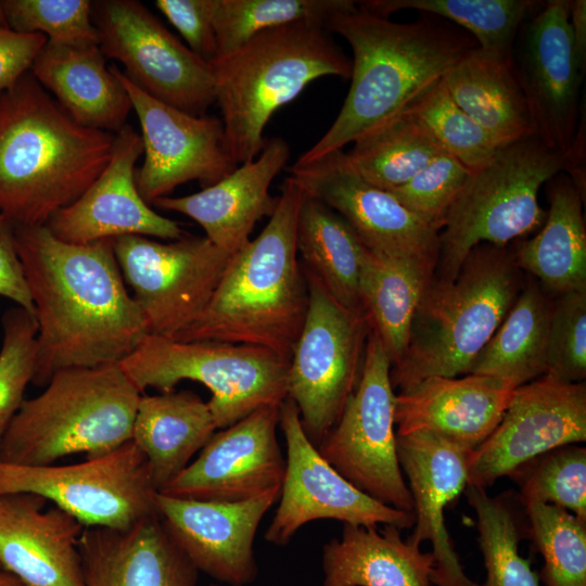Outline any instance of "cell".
<instances>
[{
	"label": "cell",
	"mask_w": 586,
	"mask_h": 586,
	"mask_svg": "<svg viewBox=\"0 0 586 586\" xmlns=\"http://www.w3.org/2000/svg\"><path fill=\"white\" fill-rule=\"evenodd\" d=\"M38 326L31 383L69 368L119 365L149 334L125 285L113 239L64 242L44 226L15 227Z\"/></svg>",
	"instance_id": "obj_1"
},
{
	"label": "cell",
	"mask_w": 586,
	"mask_h": 586,
	"mask_svg": "<svg viewBox=\"0 0 586 586\" xmlns=\"http://www.w3.org/2000/svg\"><path fill=\"white\" fill-rule=\"evenodd\" d=\"M326 28L351 46L352 82L336 118L297 165L342 150L402 114L477 47L473 37L442 23H396L358 5L333 15Z\"/></svg>",
	"instance_id": "obj_2"
},
{
	"label": "cell",
	"mask_w": 586,
	"mask_h": 586,
	"mask_svg": "<svg viewBox=\"0 0 586 586\" xmlns=\"http://www.w3.org/2000/svg\"><path fill=\"white\" fill-rule=\"evenodd\" d=\"M115 135L75 122L30 72L0 93V214L44 226L109 164Z\"/></svg>",
	"instance_id": "obj_3"
},
{
	"label": "cell",
	"mask_w": 586,
	"mask_h": 586,
	"mask_svg": "<svg viewBox=\"0 0 586 586\" xmlns=\"http://www.w3.org/2000/svg\"><path fill=\"white\" fill-rule=\"evenodd\" d=\"M303 198L288 177L267 225L231 256L202 315L173 340L258 346L291 360L308 307L296 247Z\"/></svg>",
	"instance_id": "obj_4"
},
{
	"label": "cell",
	"mask_w": 586,
	"mask_h": 586,
	"mask_svg": "<svg viewBox=\"0 0 586 586\" xmlns=\"http://www.w3.org/2000/svg\"><path fill=\"white\" fill-rule=\"evenodd\" d=\"M216 103L237 164L254 160L272 114L323 76L349 78L352 61L318 21L264 30L212 63Z\"/></svg>",
	"instance_id": "obj_5"
},
{
	"label": "cell",
	"mask_w": 586,
	"mask_h": 586,
	"mask_svg": "<svg viewBox=\"0 0 586 586\" xmlns=\"http://www.w3.org/2000/svg\"><path fill=\"white\" fill-rule=\"evenodd\" d=\"M512 252L476 245L453 280L431 278L416 310L407 349L391 368L393 388L426 378L469 374L519 292Z\"/></svg>",
	"instance_id": "obj_6"
},
{
	"label": "cell",
	"mask_w": 586,
	"mask_h": 586,
	"mask_svg": "<svg viewBox=\"0 0 586 586\" xmlns=\"http://www.w3.org/2000/svg\"><path fill=\"white\" fill-rule=\"evenodd\" d=\"M141 394L119 365L58 371L23 400L0 438V461L42 466L107 454L131 441Z\"/></svg>",
	"instance_id": "obj_7"
},
{
	"label": "cell",
	"mask_w": 586,
	"mask_h": 586,
	"mask_svg": "<svg viewBox=\"0 0 586 586\" xmlns=\"http://www.w3.org/2000/svg\"><path fill=\"white\" fill-rule=\"evenodd\" d=\"M564 167L565 155L536 133L499 148L471 173L448 209L440 232L438 272L432 277L453 280L476 245L506 247L539 229L546 219L539 189Z\"/></svg>",
	"instance_id": "obj_8"
},
{
	"label": "cell",
	"mask_w": 586,
	"mask_h": 586,
	"mask_svg": "<svg viewBox=\"0 0 586 586\" xmlns=\"http://www.w3.org/2000/svg\"><path fill=\"white\" fill-rule=\"evenodd\" d=\"M119 366L142 394L174 391L183 380L203 384L217 430L288 397L290 359L258 346L148 334Z\"/></svg>",
	"instance_id": "obj_9"
},
{
	"label": "cell",
	"mask_w": 586,
	"mask_h": 586,
	"mask_svg": "<svg viewBox=\"0 0 586 586\" xmlns=\"http://www.w3.org/2000/svg\"><path fill=\"white\" fill-rule=\"evenodd\" d=\"M308 307L288 374V397L317 447L337 421L362 369L370 327L364 315L340 305L303 267Z\"/></svg>",
	"instance_id": "obj_10"
},
{
	"label": "cell",
	"mask_w": 586,
	"mask_h": 586,
	"mask_svg": "<svg viewBox=\"0 0 586 586\" xmlns=\"http://www.w3.org/2000/svg\"><path fill=\"white\" fill-rule=\"evenodd\" d=\"M391 368L386 349L370 329L358 384L317 449L343 477L367 495L412 512V498L397 458L396 394Z\"/></svg>",
	"instance_id": "obj_11"
},
{
	"label": "cell",
	"mask_w": 586,
	"mask_h": 586,
	"mask_svg": "<svg viewBox=\"0 0 586 586\" xmlns=\"http://www.w3.org/2000/svg\"><path fill=\"white\" fill-rule=\"evenodd\" d=\"M34 494L85 527L126 528L156 514L146 459L132 441L72 464L0 461V495Z\"/></svg>",
	"instance_id": "obj_12"
},
{
	"label": "cell",
	"mask_w": 586,
	"mask_h": 586,
	"mask_svg": "<svg viewBox=\"0 0 586 586\" xmlns=\"http://www.w3.org/2000/svg\"><path fill=\"white\" fill-rule=\"evenodd\" d=\"M113 250L149 334L168 339L202 315L232 256L188 233L168 243L124 235L113 239Z\"/></svg>",
	"instance_id": "obj_13"
},
{
	"label": "cell",
	"mask_w": 586,
	"mask_h": 586,
	"mask_svg": "<svg viewBox=\"0 0 586 586\" xmlns=\"http://www.w3.org/2000/svg\"><path fill=\"white\" fill-rule=\"evenodd\" d=\"M92 20L105 58L154 99L193 115L216 102L212 66L176 38L137 0L92 2Z\"/></svg>",
	"instance_id": "obj_14"
},
{
	"label": "cell",
	"mask_w": 586,
	"mask_h": 586,
	"mask_svg": "<svg viewBox=\"0 0 586 586\" xmlns=\"http://www.w3.org/2000/svg\"><path fill=\"white\" fill-rule=\"evenodd\" d=\"M280 429L286 445L285 471L279 505L265 532V540L286 546L297 531L316 520L347 524L413 527L412 512L384 505L367 495L330 466L302 426L295 403L286 397L280 406Z\"/></svg>",
	"instance_id": "obj_15"
},
{
	"label": "cell",
	"mask_w": 586,
	"mask_h": 586,
	"mask_svg": "<svg viewBox=\"0 0 586 586\" xmlns=\"http://www.w3.org/2000/svg\"><path fill=\"white\" fill-rule=\"evenodd\" d=\"M127 90L141 127L143 163L136 184L149 204L177 187L199 181L207 188L232 173L235 163L220 118L193 115L161 102L112 66Z\"/></svg>",
	"instance_id": "obj_16"
},
{
	"label": "cell",
	"mask_w": 586,
	"mask_h": 586,
	"mask_svg": "<svg viewBox=\"0 0 586 586\" xmlns=\"http://www.w3.org/2000/svg\"><path fill=\"white\" fill-rule=\"evenodd\" d=\"M585 441V382L544 374L513 390L498 425L469 455L467 485L486 489L544 453Z\"/></svg>",
	"instance_id": "obj_17"
},
{
	"label": "cell",
	"mask_w": 586,
	"mask_h": 586,
	"mask_svg": "<svg viewBox=\"0 0 586 586\" xmlns=\"http://www.w3.org/2000/svg\"><path fill=\"white\" fill-rule=\"evenodd\" d=\"M291 178L342 216L367 249L436 266L440 231L405 207L391 192L365 181L343 150L291 168Z\"/></svg>",
	"instance_id": "obj_18"
},
{
	"label": "cell",
	"mask_w": 586,
	"mask_h": 586,
	"mask_svg": "<svg viewBox=\"0 0 586 586\" xmlns=\"http://www.w3.org/2000/svg\"><path fill=\"white\" fill-rule=\"evenodd\" d=\"M570 0H549L523 23L512 66L526 99L536 135L566 155L578 124L584 76L577 69L570 31Z\"/></svg>",
	"instance_id": "obj_19"
},
{
	"label": "cell",
	"mask_w": 586,
	"mask_h": 586,
	"mask_svg": "<svg viewBox=\"0 0 586 586\" xmlns=\"http://www.w3.org/2000/svg\"><path fill=\"white\" fill-rule=\"evenodd\" d=\"M280 406H263L216 431L198 457L160 493L239 502L281 489L285 458L277 437Z\"/></svg>",
	"instance_id": "obj_20"
},
{
	"label": "cell",
	"mask_w": 586,
	"mask_h": 586,
	"mask_svg": "<svg viewBox=\"0 0 586 586\" xmlns=\"http://www.w3.org/2000/svg\"><path fill=\"white\" fill-rule=\"evenodd\" d=\"M280 489L239 502L204 501L157 492L154 506L166 531L199 572L218 584L246 586L258 575L254 540Z\"/></svg>",
	"instance_id": "obj_21"
},
{
	"label": "cell",
	"mask_w": 586,
	"mask_h": 586,
	"mask_svg": "<svg viewBox=\"0 0 586 586\" xmlns=\"http://www.w3.org/2000/svg\"><path fill=\"white\" fill-rule=\"evenodd\" d=\"M143 155L140 133L126 125L115 133L112 156L99 177L46 225L58 239L87 244L124 235L178 240L180 225L151 208L136 184V164Z\"/></svg>",
	"instance_id": "obj_22"
},
{
	"label": "cell",
	"mask_w": 586,
	"mask_h": 586,
	"mask_svg": "<svg viewBox=\"0 0 586 586\" xmlns=\"http://www.w3.org/2000/svg\"><path fill=\"white\" fill-rule=\"evenodd\" d=\"M396 449L413 504V531L406 540L416 546L431 543L435 586H475L463 571L444 515L467 487L470 453L426 432L396 434Z\"/></svg>",
	"instance_id": "obj_23"
},
{
	"label": "cell",
	"mask_w": 586,
	"mask_h": 586,
	"mask_svg": "<svg viewBox=\"0 0 586 586\" xmlns=\"http://www.w3.org/2000/svg\"><path fill=\"white\" fill-rule=\"evenodd\" d=\"M47 500L0 495V568L23 586H85L78 543L85 526Z\"/></svg>",
	"instance_id": "obj_24"
},
{
	"label": "cell",
	"mask_w": 586,
	"mask_h": 586,
	"mask_svg": "<svg viewBox=\"0 0 586 586\" xmlns=\"http://www.w3.org/2000/svg\"><path fill=\"white\" fill-rule=\"evenodd\" d=\"M513 390L501 380L471 373L426 378L395 395L396 434L426 432L471 453L498 425Z\"/></svg>",
	"instance_id": "obj_25"
},
{
	"label": "cell",
	"mask_w": 586,
	"mask_h": 586,
	"mask_svg": "<svg viewBox=\"0 0 586 586\" xmlns=\"http://www.w3.org/2000/svg\"><path fill=\"white\" fill-rule=\"evenodd\" d=\"M289 157L283 139H267L254 160L213 186L189 195L160 198L153 205L193 219L213 244L233 255L250 242L256 222L275 212L279 195L273 196L269 188Z\"/></svg>",
	"instance_id": "obj_26"
},
{
	"label": "cell",
	"mask_w": 586,
	"mask_h": 586,
	"mask_svg": "<svg viewBox=\"0 0 586 586\" xmlns=\"http://www.w3.org/2000/svg\"><path fill=\"white\" fill-rule=\"evenodd\" d=\"M78 548L85 586H198L157 513L126 528L85 527Z\"/></svg>",
	"instance_id": "obj_27"
},
{
	"label": "cell",
	"mask_w": 586,
	"mask_h": 586,
	"mask_svg": "<svg viewBox=\"0 0 586 586\" xmlns=\"http://www.w3.org/2000/svg\"><path fill=\"white\" fill-rule=\"evenodd\" d=\"M29 72L78 124L114 135L127 125L130 97L99 44L47 40Z\"/></svg>",
	"instance_id": "obj_28"
},
{
	"label": "cell",
	"mask_w": 586,
	"mask_h": 586,
	"mask_svg": "<svg viewBox=\"0 0 586 586\" xmlns=\"http://www.w3.org/2000/svg\"><path fill=\"white\" fill-rule=\"evenodd\" d=\"M393 525L343 524L322 547V586H430L432 552L402 538Z\"/></svg>",
	"instance_id": "obj_29"
},
{
	"label": "cell",
	"mask_w": 586,
	"mask_h": 586,
	"mask_svg": "<svg viewBox=\"0 0 586 586\" xmlns=\"http://www.w3.org/2000/svg\"><path fill=\"white\" fill-rule=\"evenodd\" d=\"M217 431L207 402L191 391L141 394L131 441L146 459L161 492L177 477Z\"/></svg>",
	"instance_id": "obj_30"
},
{
	"label": "cell",
	"mask_w": 586,
	"mask_h": 586,
	"mask_svg": "<svg viewBox=\"0 0 586 586\" xmlns=\"http://www.w3.org/2000/svg\"><path fill=\"white\" fill-rule=\"evenodd\" d=\"M442 82L456 104L498 146L536 133L512 58L475 47L445 74Z\"/></svg>",
	"instance_id": "obj_31"
},
{
	"label": "cell",
	"mask_w": 586,
	"mask_h": 586,
	"mask_svg": "<svg viewBox=\"0 0 586 586\" xmlns=\"http://www.w3.org/2000/svg\"><path fill=\"white\" fill-rule=\"evenodd\" d=\"M546 183L550 205L546 219L535 237L515 241L513 259L559 295L586 291L585 198L566 174Z\"/></svg>",
	"instance_id": "obj_32"
},
{
	"label": "cell",
	"mask_w": 586,
	"mask_h": 586,
	"mask_svg": "<svg viewBox=\"0 0 586 586\" xmlns=\"http://www.w3.org/2000/svg\"><path fill=\"white\" fill-rule=\"evenodd\" d=\"M434 268L424 260L365 251L358 283L360 306L392 366L407 349L413 317Z\"/></svg>",
	"instance_id": "obj_33"
},
{
	"label": "cell",
	"mask_w": 586,
	"mask_h": 586,
	"mask_svg": "<svg viewBox=\"0 0 586 586\" xmlns=\"http://www.w3.org/2000/svg\"><path fill=\"white\" fill-rule=\"evenodd\" d=\"M296 247L302 266L346 309L362 314L358 283L365 244L336 212L307 195L300 207Z\"/></svg>",
	"instance_id": "obj_34"
},
{
	"label": "cell",
	"mask_w": 586,
	"mask_h": 586,
	"mask_svg": "<svg viewBox=\"0 0 586 586\" xmlns=\"http://www.w3.org/2000/svg\"><path fill=\"white\" fill-rule=\"evenodd\" d=\"M551 305L537 285L528 284L475 358L470 373L501 380L514 388L544 375Z\"/></svg>",
	"instance_id": "obj_35"
},
{
	"label": "cell",
	"mask_w": 586,
	"mask_h": 586,
	"mask_svg": "<svg viewBox=\"0 0 586 586\" xmlns=\"http://www.w3.org/2000/svg\"><path fill=\"white\" fill-rule=\"evenodd\" d=\"M466 498L475 514L477 544L486 571L485 581L475 586H542L531 560L519 550L527 538L525 507L517 491L496 496L486 489L467 485Z\"/></svg>",
	"instance_id": "obj_36"
},
{
	"label": "cell",
	"mask_w": 586,
	"mask_h": 586,
	"mask_svg": "<svg viewBox=\"0 0 586 586\" xmlns=\"http://www.w3.org/2000/svg\"><path fill=\"white\" fill-rule=\"evenodd\" d=\"M442 152L405 111L356 139L345 155L365 181L391 190L407 182Z\"/></svg>",
	"instance_id": "obj_37"
},
{
	"label": "cell",
	"mask_w": 586,
	"mask_h": 586,
	"mask_svg": "<svg viewBox=\"0 0 586 586\" xmlns=\"http://www.w3.org/2000/svg\"><path fill=\"white\" fill-rule=\"evenodd\" d=\"M358 8L388 17L411 9L455 22L471 33L484 51L511 59L517 35L539 2L532 0H368Z\"/></svg>",
	"instance_id": "obj_38"
},
{
	"label": "cell",
	"mask_w": 586,
	"mask_h": 586,
	"mask_svg": "<svg viewBox=\"0 0 586 586\" xmlns=\"http://www.w3.org/2000/svg\"><path fill=\"white\" fill-rule=\"evenodd\" d=\"M357 5L353 0H214L213 22L217 56L227 54L255 35L301 21L327 22Z\"/></svg>",
	"instance_id": "obj_39"
},
{
	"label": "cell",
	"mask_w": 586,
	"mask_h": 586,
	"mask_svg": "<svg viewBox=\"0 0 586 586\" xmlns=\"http://www.w3.org/2000/svg\"><path fill=\"white\" fill-rule=\"evenodd\" d=\"M524 505V504H523ZM527 538L544 559V586H586V520L549 504H526Z\"/></svg>",
	"instance_id": "obj_40"
},
{
	"label": "cell",
	"mask_w": 586,
	"mask_h": 586,
	"mask_svg": "<svg viewBox=\"0 0 586 586\" xmlns=\"http://www.w3.org/2000/svg\"><path fill=\"white\" fill-rule=\"evenodd\" d=\"M524 505L549 504L586 520V448L570 444L553 448L508 475Z\"/></svg>",
	"instance_id": "obj_41"
},
{
	"label": "cell",
	"mask_w": 586,
	"mask_h": 586,
	"mask_svg": "<svg viewBox=\"0 0 586 586\" xmlns=\"http://www.w3.org/2000/svg\"><path fill=\"white\" fill-rule=\"evenodd\" d=\"M410 113L441 150L474 171L486 164L501 146L447 92L442 80L419 98Z\"/></svg>",
	"instance_id": "obj_42"
},
{
	"label": "cell",
	"mask_w": 586,
	"mask_h": 586,
	"mask_svg": "<svg viewBox=\"0 0 586 586\" xmlns=\"http://www.w3.org/2000/svg\"><path fill=\"white\" fill-rule=\"evenodd\" d=\"M10 29L41 34L48 41L85 46L99 44L89 0H3Z\"/></svg>",
	"instance_id": "obj_43"
},
{
	"label": "cell",
	"mask_w": 586,
	"mask_h": 586,
	"mask_svg": "<svg viewBox=\"0 0 586 586\" xmlns=\"http://www.w3.org/2000/svg\"><path fill=\"white\" fill-rule=\"evenodd\" d=\"M0 347V438L25 399L36 365L38 326L35 315L11 307L2 316Z\"/></svg>",
	"instance_id": "obj_44"
},
{
	"label": "cell",
	"mask_w": 586,
	"mask_h": 586,
	"mask_svg": "<svg viewBox=\"0 0 586 586\" xmlns=\"http://www.w3.org/2000/svg\"><path fill=\"white\" fill-rule=\"evenodd\" d=\"M471 173L454 156L442 152L407 182L387 191L441 232L448 209Z\"/></svg>",
	"instance_id": "obj_45"
},
{
	"label": "cell",
	"mask_w": 586,
	"mask_h": 586,
	"mask_svg": "<svg viewBox=\"0 0 586 586\" xmlns=\"http://www.w3.org/2000/svg\"><path fill=\"white\" fill-rule=\"evenodd\" d=\"M545 374L573 383L586 377V291L561 294L551 305Z\"/></svg>",
	"instance_id": "obj_46"
},
{
	"label": "cell",
	"mask_w": 586,
	"mask_h": 586,
	"mask_svg": "<svg viewBox=\"0 0 586 586\" xmlns=\"http://www.w3.org/2000/svg\"><path fill=\"white\" fill-rule=\"evenodd\" d=\"M214 0H156L155 7L179 31L188 48L209 64L217 56Z\"/></svg>",
	"instance_id": "obj_47"
},
{
	"label": "cell",
	"mask_w": 586,
	"mask_h": 586,
	"mask_svg": "<svg viewBox=\"0 0 586 586\" xmlns=\"http://www.w3.org/2000/svg\"><path fill=\"white\" fill-rule=\"evenodd\" d=\"M46 42L41 34H21L0 25V93L30 71Z\"/></svg>",
	"instance_id": "obj_48"
},
{
	"label": "cell",
	"mask_w": 586,
	"mask_h": 586,
	"mask_svg": "<svg viewBox=\"0 0 586 586\" xmlns=\"http://www.w3.org/2000/svg\"><path fill=\"white\" fill-rule=\"evenodd\" d=\"M0 296L9 298L35 315L20 257L16 250L15 227L0 214Z\"/></svg>",
	"instance_id": "obj_49"
},
{
	"label": "cell",
	"mask_w": 586,
	"mask_h": 586,
	"mask_svg": "<svg viewBox=\"0 0 586 586\" xmlns=\"http://www.w3.org/2000/svg\"><path fill=\"white\" fill-rule=\"evenodd\" d=\"M569 12L574 60L577 69L584 76L586 69V1L570 0Z\"/></svg>",
	"instance_id": "obj_50"
},
{
	"label": "cell",
	"mask_w": 586,
	"mask_h": 586,
	"mask_svg": "<svg viewBox=\"0 0 586 586\" xmlns=\"http://www.w3.org/2000/svg\"><path fill=\"white\" fill-rule=\"evenodd\" d=\"M585 118L577 124L572 145L565 155L564 173L574 182L581 194L585 198L586 170H585Z\"/></svg>",
	"instance_id": "obj_51"
},
{
	"label": "cell",
	"mask_w": 586,
	"mask_h": 586,
	"mask_svg": "<svg viewBox=\"0 0 586 586\" xmlns=\"http://www.w3.org/2000/svg\"><path fill=\"white\" fill-rule=\"evenodd\" d=\"M0 586H23L12 574L0 570Z\"/></svg>",
	"instance_id": "obj_52"
},
{
	"label": "cell",
	"mask_w": 586,
	"mask_h": 586,
	"mask_svg": "<svg viewBox=\"0 0 586 586\" xmlns=\"http://www.w3.org/2000/svg\"><path fill=\"white\" fill-rule=\"evenodd\" d=\"M0 25L4 27H9L7 23V17H5V12H4V7H3L2 1H0Z\"/></svg>",
	"instance_id": "obj_53"
},
{
	"label": "cell",
	"mask_w": 586,
	"mask_h": 586,
	"mask_svg": "<svg viewBox=\"0 0 586 586\" xmlns=\"http://www.w3.org/2000/svg\"><path fill=\"white\" fill-rule=\"evenodd\" d=\"M207 586H224V585L218 584V583H213V584H209V585H207Z\"/></svg>",
	"instance_id": "obj_54"
},
{
	"label": "cell",
	"mask_w": 586,
	"mask_h": 586,
	"mask_svg": "<svg viewBox=\"0 0 586 586\" xmlns=\"http://www.w3.org/2000/svg\"><path fill=\"white\" fill-rule=\"evenodd\" d=\"M0 570H1V568H0Z\"/></svg>",
	"instance_id": "obj_55"
}]
</instances>
